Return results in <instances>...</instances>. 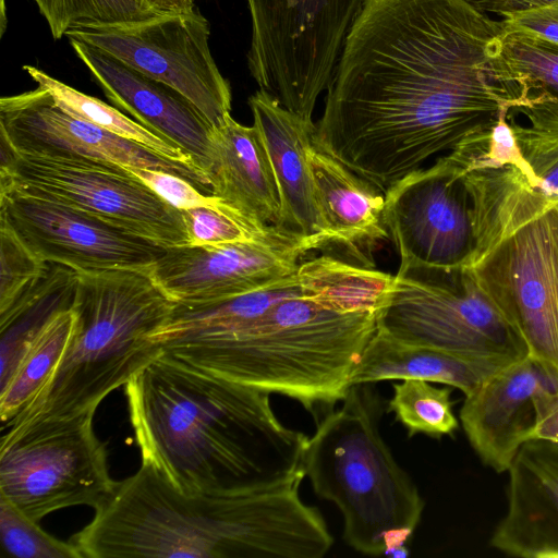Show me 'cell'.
<instances>
[{"label": "cell", "mask_w": 558, "mask_h": 558, "mask_svg": "<svg viewBox=\"0 0 558 558\" xmlns=\"http://www.w3.org/2000/svg\"><path fill=\"white\" fill-rule=\"evenodd\" d=\"M95 412L14 424L0 441V496L39 522L54 511L106 501L118 485Z\"/></svg>", "instance_id": "cell-10"}, {"label": "cell", "mask_w": 558, "mask_h": 558, "mask_svg": "<svg viewBox=\"0 0 558 558\" xmlns=\"http://www.w3.org/2000/svg\"><path fill=\"white\" fill-rule=\"evenodd\" d=\"M69 41L112 106L178 145L207 175L213 126L190 100L104 50L75 39Z\"/></svg>", "instance_id": "cell-18"}, {"label": "cell", "mask_w": 558, "mask_h": 558, "mask_svg": "<svg viewBox=\"0 0 558 558\" xmlns=\"http://www.w3.org/2000/svg\"><path fill=\"white\" fill-rule=\"evenodd\" d=\"M531 439L558 442V397L537 423Z\"/></svg>", "instance_id": "cell-37"}, {"label": "cell", "mask_w": 558, "mask_h": 558, "mask_svg": "<svg viewBox=\"0 0 558 558\" xmlns=\"http://www.w3.org/2000/svg\"><path fill=\"white\" fill-rule=\"evenodd\" d=\"M496 63L517 93L512 112L533 128L558 132V46L505 27Z\"/></svg>", "instance_id": "cell-24"}, {"label": "cell", "mask_w": 558, "mask_h": 558, "mask_svg": "<svg viewBox=\"0 0 558 558\" xmlns=\"http://www.w3.org/2000/svg\"><path fill=\"white\" fill-rule=\"evenodd\" d=\"M384 194V219L399 267L473 266L477 214L465 169L452 151L407 174Z\"/></svg>", "instance_id": "cell-13"}, {"label": "cell", "mask_w": 558, "mask_h": 558, "mask_svg": "<svg viewBox=\"0 0 558 558\" xmlns=\"http://www.w3.org/2000/svg\"><path fill=\"white\" fill-rule=\"evenodd\" d=\"M77 271L50 264L47 275L9 310L0 313V389L12 377L34 339L60 311L73 305Z\"/></svg>", "instance_id": "cell-25"}, {"label": "cell", "mask_w": 558, "mask_h": 558, "mask_svg": "<svg viewBox=\"0 0 558 558\" xmlns=\"http://www.w3.org/2000/svg\"><path fill=\"white\" fill-rule=\"evenodd\" d=\"M508 364L404 343L376 329L357 359L350 383L352 386L414 378L452 386L468 396Z\"/></svg>", "instance_id": "cell-23"}, {"label": "cell", "mask_w": 558, "mask_h": 558, "mask_svg": "<svg viewBox=\"0 0 558 558\" xmlns=\"http://www.w3.org/2000/svg\"><path fill=\"white\" fill-rule=\"evenodd\" d=\"M75 326L73 308L57 313L25 351L0 389V418L9 423L37 397L61 361Z\"/></svg>", "instance_id": "cell-26"}, {"label": "cell", "mask_w": 558, "mask_h": 558, "mask_svg": "<svg viewBox=\"0 0 558 558\" xmlns=\"http://www.w3.org/2000/svg\"><path fill=\"white\" fill-rule=\"evenodd\" d=\"M311 251L316 248L310 241L282 230L248 242L169 247L149 275L175 303H209L290 276Z\"/></svg>", "instance_id": "cell-15"}, {"label": "cell", "mask_w": 558, "mask_h": 558, "mask_svg": "<svg viewBox=\"0 0 558 558\" xmlns=\"http://www.w3.org/2000/svg\"><path fill=\"white\" fill-rule=\"evenodd\" d=\"M374 311H353L325 255L314 257L304 291L247 319L165 347L160 355L227 380L279 393L315 414L341 402L363 349L376 331Z\"/></svg>", "instance_id": "cell-4"}, {"label": "cell", "mask_w": 558, "mask_h": 558, "mask_svg": "<svg viewBox=\"0 0 558 558\" xmlns=\"http://www.w3.org/2000/svg\"><path fill=\"white\" fill-rule=\"evenodd\" d=\"M510 124L519 155L537 185L547 195L558 198V132L512 120Z\"/></svg>", "instance_id": "cell-33"}, {"label": "cell", "mask_w": 558, "mask_h": 558, "mask_svg": "<svg viewBox=\"0 0 558 558\" xmlns=\"http://www.w3.org/2000/svg\"><path fill=\"white\" fill-rule=\"evenodd\" d=\"M133 175L178 210L197 207H218L225 203L211 194H205L189 180L163 170L126 168Z\"/></svg>", "instance_id": "cell-34"}, {"label": "cell", "mask_w": 558, "mask_h": 558, "mask_svg": "<svg viewBox=\"0 0 558 558\" xmlns=\"http://www.w3.org/2000/svg\"><path fill=\"white\" fill-rule=\"evenodd\" d=\"M0 215L44 262L75 271H149L167 250L74 208L19 190L0 191Z\"/></svg>", "instance_id": "cell-14"}, {"label": "cell", "mask_w": 558, "mask_h": 558, "mask_svg": "<svg viewBox=\"0 0 558 558\" xmlns=\"http://www.w3.org/2000/svg\"><path fill=\"white\" fill-rule=\"evenodd\" d=\"M0 538L4 551L15 558H84L73 542L47 533L3 496H0Z\"/></svg>", "instance_id": "cell-32"}, {"label": "cell", "mask_w": 558, "mask_h": 558, "mask_svg": "<svg viewBox=\"0 0 558 558\" xmlns=\"http://www.w3.org/2000/svg\"><path fill=\"white\" fill-rule=\"evenodd\" d=\"M316 202L331 246L373 267V252L389 238L384 219L385 194L327 153H310Z\"/></svg>", "instance_id": "cell-21"}, {"label": "cell", "mask_w": 558, "mask_h": 558, "mask_svg": "<svg viewBox=\"0 0 558 558\" xmlns=\"http://www.w3.org/2000/svg\"><path fill=\"white\" fill-rule=\"evenodd\" d=\"M505 31L466 0H366L327 89L313 145L385 192L432 156L508 120Z\"/></svg>", "instance_id": "cell-1"}, {"label": "cell", "mask_w": 558, "mask_h": 558, "mask_svg": "<svg viewBox=\"0 0 558 558\" xmlns=\"http://www.w3.org/2000/svg\"><path fill=\"white\" fill-rule=\"evenodd\" d=\"M34 1L54 39L75 28L124 24L157 16L140 0Z\"/></svg>", "instance_id": "cell-29"}, {"label": "cell", "mask_w": 558, "mask_h": 558, "mask_svg": "<svg viewBox=\"0 0 558 558\" xmlns=\"http://www.w3.org/2000/svg\"><path fill=\"white\" fill-rule=\"evenodd\" d=\"M393 396L387 412L395 413L412 437L418 433L430 437L451 435L458 428L449 388H438L423 379H403L392 385Z\"/></svg>", "instance_id": "cell-28"}, {"label": "cell", "mask_w": 558, "mask_h": 558, "mask_svg": "<svg viewBox=\"0 0 558 558\" xmlns=\"http://www.w3.org/2000/svg\"><path fill=\"white\" fill-rule=\"evenodd\" d=\"M276 175L281 211L278 228L310 241L316 248L331 246L322 218L310 166L315 123L284 108L264 89L248 98Z\"/></svg>", "instance_id": "cell-19"}, {"label": "cell", "mask_w": 558, "mask_h": 558, "mask_svg": "<svg viewBox=\"0 0 558 558\" xmlns=\"http://www.w3.org/2000/svg\"><path fill=\"white\" fill-rule=\"evenodd\" d=\"M23 69L38 86L46 88L56 102L69 113L118 136L135 142L163 158L198 168L193 159L178 145L155 134L134 119L126 117L114 106L86 95L38 68L24 65Z\"/></svg>", "instance_id": "cell-27"}, {"label": "cell", "mask_w": 558, "mask_h": 558, "mask_svg": "<svg viewBox=\"0 0 558 558\" xmlns=\"http://www.w3.org/2000/svg\"><path fill=\"white\" fill-rule=\"evenodd\" d=\"M0 140L29 155L87 158L124 168L163 170L183 177L211 194L198 168L163 158L130 140L77 118L61 108L44 87L0 99Z\"/></svg>", "instance_id": "cell-16"}, {"label": "cell", "mask_w": 558, "mask_h": 558, "mask_svg": "<svg viewBox=\"0 0 558 558\" xmlns=\"http://www.w3.org/2000/svg\"><path fill=\"white\" fill-rule=\"evenodd\" d=\"M472 268L530 355L558 371V198L525 168L497 169L484 181Z\"/></svg>", "instance_id": "cell-7"}, {"label": "cell", "mask_w": 558, "mask_h": 558, "mask_svg": "<svg viewBox=\"0 0 558 558\" xmlns=\"http://www.w3.org/2000/svg\"><path fill=\"white\" fill-rule=\"evenodd\" d=\"M505 27L558 46V1L534 10L508 15Z\"/></svg>", "instance_id": "cell-35"}, {"label": "cell", "mask_w": 558, "mask_h": 558, "mask_svg": "<svg viewBox=\"0 0 558 558\" xmlns=\"http://www.w3.org/2000/svg\"><path fill=\"white\" fill-rule=\"evenodd\" d=\"M0 191L54 201L163 248L189 245L183 211L126 168L101 160L22 154L0 140Z\"/></svg>", "instance_id": "cell-11"}, {"label": "cell", "mask_w": 558, "mask_h": 558, "mask_svg": "<svg viewBox=\"0 0 558 558\" xmlns=\"http://www.w3.org/2000/svg\"><path fill=\"white\" fill-rule=\"evenodd\" d=\"M304 466L269 486L186 494L142 462L71 537L84 558H322L333 538L300 497Z\"/></svg>", "instance_id": "cell-3"}, {"label": "cell", "mask_w": 558, "mask_h": 558, "mask_svg": "<svg viewBox=\"0 0 558 558\" xmlns=\"http://www.w3.org/2000/svg\"><path fill=\"white\" fill-rule=\"evenodd\" d=\"M124 388L142 462L183 493L248 492L303 466L308 437L277 418L266 391L162 355Z\"/></svg>", "instance_id": "cell-2"}, {"label": "cell", "mask_w": 558, "mask_h": 558, "mask_svg": "<svg viewBox=\"0 0 558 558\" xmlns=\"http://www.w3.org/2000/svg\"><path fill=\"white\" fill-rule=\"evenodd\" d=\"M508 472V509L490 545L515 557L558 558V442L525 441Z\"/></svg>", "instance_id": "cell-20"}, {"label": "cell", "mask_w": 558, "mask_h": 558, "mask_svg": "<svg viewBox=\"0 0 558 558\" xmlns=\"http://www.w3.org/2000/svg\"><path fill=\"white\" fill-rule=\"evenodd\" d=\"M366 0H246L251 43L246 60L260 89L313 120L347 37Z\"/></svg>", "instance_id": "cell-9"}, {"label": "cell", "mask_w": 558, "mask_h": 558, "mask_svg": "<svg viewBox=\"0 0 558 558\" xmlns=\"http://www.w3.org/2000/svg\"><path fill=\"white\" fill-rule=\"evenodd\" d=\"M189 245H219L269 238L282 229L254 219L223 203L218 207L183 210Z\"/></svg>", "instance_id": "cell-30"}, {"label": "cell", "mask_w": 558, "mask_h": 558, "mask_svg": "<svg viewBox=\"0 0 558 558\" xmlns=\"http://www.w3.org/2000/svg\"><path fill=\"white\" fill-rule=\"evenodd\" d=\"M376 329L465 359L511 363L530 355L472 267H399L377 308Z\"/></svg>", "instance_id": "cell-8"}, {"label": "cell", "mask_w": 558, "mask_h": 558, "mask_svg": "<svg viewBox=\"0 0 558 558\" xmlns=\"http://www.w3.org/2000/svg\"><path fill=\"white\" fill-rule=\"evenodd\" d=\"M174 304L149 271H77L68 348L37 397L8 426L96 412L108 395L160 355L151 336Z\"/></svg>", "instance_id": "cell-6"}, {"label": "cell", "mask_w": 558, "mask_h": 558, "mask_svg": "<svg viewBox=\"0 0 558 558\" xmlns=\"http://www.w3.org/2000/svg\"><path fill=\"white\" fill-rule=\"evenodd\" d=\"M478 11L486 14H497L502 19L554 3L558 0H466Z\"/></svg>", "instance_id": "cell-36"}, {"label": "cell", "mask_w": 558, "mask_h": 558, "mask_svg": "<svg viewBox=\"0 0 558 558\" xmlns=\"http://www.w3.org/2000/svg\"><path fill=\"white\" fill-rule=\"evenodd\" d=\"M558 397V371L527 355L497 371L460 411L464 433L484 464L508 471Z\"/></svg>", "instance_id": "cell-17"}, {"label": "cell", "mask_w": 558, "mask_h": 558, "mask_svg": "<svg viewBox=\"0 0 558 558\" xmlns=\"http://www.w3.org/2000/svg\"><path fill=\"white\" fill-rule=\"evenodd\" d=\"M0 313L9 310L47 275L50 264L36 255L0 215Z\"/></svg>", "instance_id": "cell-31"}, {"label": "cell", "mask_w": 558, "mask_h": 558, "mask_svg": "<svg viewBox=\"0 0 558 558\" xmlns=\"http://www.w3.org/2000/svg\"><path fill=\"white\" fill-rule=\"evenodd\" d=\"M386 410L374 384L352 385L307 438L303 466L315 494L339 508L350 547L398 557L408 555L424 500L381 437Z\"/></svg>", "instance_id": "cell-5"}, {"label": "cell", "mask_w": 558, "mask_h": 558, "mask_svg": "<svg viewBox=\"0 0 558 558\" xmlns=\"http://www.w3.org/2000/svg\"><path fill=\"white\" fill-rule=\"evenodd\" d=\"M157 15L183 14L196 10L194 0H140Z\"/></svg>", "instance_id": "cell-38"}, {"label": "cell", "mask_w": 558, "mask_h": 558, "mask_svg": "<svg viewBox=\"0 0 558 558\" xmlns=\"http://www.w3.org/2000/svg\"><path fill=\"white\" fill-rule=\"evenodd\" d=\"M65 36L104 50L174 88L211 126L231 114V86L211 54L209 22L198 10L75 28Z\"/></svg>", "instance_id": "cell-12"}, {"label": "cell", "mask_w": 558, "mask_h": 558, "mask_svg": "<svg viewBox=\"0 0 558 558\" xmlns=\"http://www.w3.org/2000/svg\"><path fill=\"white\" fill-rule=\"evenodd\" d=\"M211 195L243 214L277 226L281 202L276 175L258 129L231 114L209 133L208 169Z\"/></svg>", "instance_id": "cell-22"}]
</instances>
